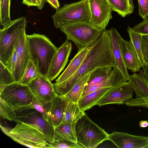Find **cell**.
Segmentation results:
<instances>
[{
	"label": "cell",
	"instance_id": "6da1fadb",
	"mask_svg": "<svg viewBox=\"0 0 148 148\" xmlns=\"http://www.w3.org/2000/svg\"><path fill=\"white\" fill-rule=\"evenodd\" d=\"M107 66H115L109 29L102 31L74 74L60 84H53L56 94L65 95L88 74L97 68Z\"/></svg>",
	"mask_w": 148,
	"mask_h": 148
},
{
	"label": "cell",
	"instance_id": "7a4b0ae2",
	"mask_svg": "<svg viewBox=\"0 0 148 148\" xmlns=\"http://www.w3.org/2000/svg\"><path fill=\"white\" fill-rule=\"evenodd\" d=\"M26 36L30 60L40 74L47 78L52 60L58 48L45 35L34 33Z\"/></svg>",
	"mask_w": 148,
	"mask_h": 148
},
{
	"label": "cell",
	"instance_id": "3957f363",
	"mask_svg": "<svg viewBox=\"0 0 148 148\" xmlns=\"http://www.w3.org/2000/svg\"><path fill=\"white\" fill-rule=\"evenodd\" d=\"M27 25L26 18L22 16L12 20L0 30V62L11 72V62L15 47Z\"/></svg>",
	"mask_w": 148,
	"mask_h": 148
},
{
	"label": "cell",
	"instance_id": "277c9868",
	"mask_svg": "<svg viewBox=\"0 0 148 148\" xmlns=\"http://www.w3.org/2000/svg\"><path fill=\"white\" fill-rule=\"evenodd\" d=\"M1 131L16 142L27 147L46 148L49 144L43 134L35 126L24 123H17L13 128L1 124Z\"/></svg>",
	"mask_w": 148,
	"mask_h": 148
},
{
	"label": "cell",
	"instance_id": "5b68a950",
	"mask_svg": "<svg viewBox=\"0 0 148 148\" xmlns=\"http://www.w3.org/2000/svg\"><path fill=\"white\" fill-rule=\"evenodd\" d=\"M77 142L83 148H95L108 140L109 134L85 114L75 123Z\"/></svg>",
	"mask_w": 148,
	"mask_h": 148
},
{
	"label": "cell",
	"instance_id": "8992f818",
	"mask_svg": "<svg viewBox=\"0 0 148 148\" xmlns=\"http://www.w3.org/2000/svg\"><path fill=\"white\" fill-rule=\"evenodd\" d=\"M60 29L65 34L66 40L72 41L78 50L92 45L102 32L88 22L64 24Z\"/></svg>",
	"mask_w": 148,
	"mask_h": 148
},
{
	"label": "cell",
	"instance_id": "52a82bcc",
	"mask_svg": "<svg viewBox=\"0 0 148 148\" xmlns=\"http://www.w3.org/2000/svg\"><path fill=\"white\" fill-rule=\"evenodd\" d=\"M90 16L88 0H81L64 4L56 10L52 17L55 27L60 28L64 24L89 22Z\"/></svg>",
	"mask_w": 148,
	"mask_h": 148
},
{
	"label": "cell",
	"instance_id": "ba28073f",
	"mask_svg": "<svg viewBox=\"0 0 148 148\" xmlns=\"http://www.w3.org/2000/svg\"><path fill=\"white\" fill-rule=\"evenodd\" d=\"M0 98L14 110L37 101L28 85L16 82L5 86L0 91Z\"/></svg>",
	"mask_w": 148,
	"mask_h": 148
},
{
	"label": "cell",
	"instance_id": "9c48e42d",
	"mask_svg": "<svg viewBox=\"0 0 148 148\" xmlns=\"http://www.w3.org/2000/svg\"><path fill=\"white\" fill-rule=\"evenodd\" d=\"M15 111L16 114L13 121L33 125L43 133L49 143L54 141V127L35 109L22 107Z\"/></svg>",
	"mask_w": 148,
	"mask_h": 148
},
{
	"label": "cell",
	"instance_id": "30bf717a",
	"mask_svg": "<svg viewBox=\"0 0 148 148\" xmlns=\"http://www.w3.org/2000/svg\"><path fill=\"white\" fill-rule=\"evenodd\" d=\"M88 0L91 15L89 22L101 31L105 30L112 18L110 6L106 0Z\"/></svg>",
	"mask_w": 148,
	"mask_h": 148
},
{
	"label": "cell",
	"instance_id": "8fae6325",
	"mask_svg": "<svg viewBox=\"0 0 148 148\" xmlns=\"http://www.w3.org/2000/svg\"><path fill=\"white\" fill-rule=\"evenodd\" d=\"M28 85L37 102L42 106L51 102L57 95L53 84L47 78L41 75Z\"/></svg>",
	"mask_w": 148,
	"mask_h": 148
},
{
	"label": "cell",
	"instance_id": "7c38bea8",
	"mask_svg": "<svg viewBox=\"0 0 148 148\" xmlns=\"http://www.w3.org/2000/svg\"><path fill=\"white\" fill-rule=\"evenodd\" d=\"M134 92L133 88L129 86L127 82H124L111 89L97 102L96 105L101 106L110 104H125L133 99Z\"/></svg>",
	"mask_w": 148,
	"mask_h": 148
},
{
	"label": "cell",
	"instance_id": "4fadbf2b",
	"mask_svg": "<svg viewBox=\"0 0 148 148\" xmlns=\"http://www.w3.org/2000/svg\"><path fill=\"white\" fill-rule=\"evenodd\" d=\"M72 49L71 41L67 40L58 48L52 60L47 76L51 82L55 79L64 69Z\"/></svg>",
	"mask_w": 148,
	"mask_h": 148
},
{
	"label": "cell",
	"instance_id": "5bb4252c",
	"mask_svg": "<svg viewBox=\"0 0 148 148\" xmlns=\"http://www.w3.org/2000/svg\"><path fill=\"white\" fill-rule=\"evenodd\" d=\"M108 140L119 148H148V136L114 131L109 134Z\"/></svg>",
	"mask_w": 148,
	"mask_h": 148
},
{
	"label": "cell",
	"instance_id": "9a60e30c",
	"mask_svg": "<svg viewBox=\"0 0 148 148\" xmlns=\"http://www.w3.org/2000/svg\"><path fill=\"white\" fill-rule=\"evenodd\" d=\"M26 35L25 29L20 35L16 44L18 59L16 67L12 74L15 82H19L22 79L30 60Z\"/></svg>",
	"mask_w": 148,
	"mask_h": 148
},
{
	"label": "cell",
	"instance_id": "2e32d148",
	"mask_svg": "<svg viewBox=\"0 0 148 148\" xmlns=\"http://www.w3.org/2000/svg\"><path fill=\"white\" fill-rule=\"evenodd\" d=\"M68 100L64 95H57L51 102L43 106L48 121L54 128L62 123Z\"/></svg>",
	"mask_w": 148,
	"mask_h": 148
},
{
	"label": "cell",
	"instance_id": "e0dca14e",
	"mask_svg": "<svg viewBox=\"0 0 148 148\" xmlns=\"http://www.w3.org/2000/svg\"><path fill=\"white\" fill-rule=\"evenodd\" d=\"M121 51L124 63L127 70L135 73L139 71L141 67L137 54L130 41L119 38Z\"/></svg>",
	"mask_w": 148,
	"mask_h": 148
},
{
	"label": "cell",
	"instance_id": "ac0fdd59",
	"mask_svg": "<svg viewBox=\"0 0 148 148\" xmlns=\"http://www.w3.org/2000/svg\"><path fill=\"white\" fill-rule=\"evenodd\" d=\"M111 39L112 51L115 66L121 72L123 81L129 80L130 75L124 63L121 51L119 45V38L121 36L117 30L114 27L109 29Z\"/></svg>",
	"mask_w": 148,
	"mask_h": 148
},
{
	"label": "cell",
	"instance_id": "d6986e66",
	"mask_svg": "<svg viewBox=\"0 0 148 148\" xmlns=\"http://www.w3.org/2000/svg\"><path fill=\"white\" fill-rule=\"evenodd\" d=\"M92 45L78 50L68 66L56 80L54 83L60 84L72 76L77 71L90 50Z\"/></svg>",
	"mask_w": 148,
	"mask_h": 148
},
{
	"label": "cell",
	"instance_id": "ffe728a7",
	"mask_svg": "<svg viewBox=\"0 0 148 148\" xmlns=\"http://www.w3.org/2000/svg\"><path fill=\"white\" fill-rule=\"evenodd\" d=\"M123 82V77L121 72L117 67L114 66L108 77L99 83L84 90L81 97L99 88L114 87Z\"/></svg>",
	"mask_w": 148,
	"mask_h": 148
},
{
	"label": "cell",
	"instance_id": "44dd1931",
	"mask_svg": "<svg viewBox=\"0 0 148 148\" xmlns=\"http://www.w3.org/2000/svg\"><path fill=\"white\" fill-rule=\"evenodd\" d=\"M113 87L100 88L81 97L78 102L80 110L84 111L96 105L97 102Z\"/></svg>",
	"mask_w": 148,
	"mask_h": 148
},
{
	"label": "cell",
	"instance_id": "7402d4cb",
	"mask_svg": "<svg viewBox=\"0 0 148 148\" xmlns=\"http://www.w3.org/2000/svg\"><path fill=\"white\" fill-rule=\"evenodd\" d=\"M127 83L134 89L136 98L148 97V80L143 75L135 73L130 75Z\"/></svg>",
	"mask_w": 148,
	"mask_h": 148
},
{
	"label": "cell",
	"instance_id": "603a6c76",
	"mask_svg": "<svg viewBox=\"0 0 148 148\" xmlns=\"http://www.w3.org/2000/svg\"><path fill=\"white\" fill-rule=\"evenodd\" d=\"M75 123H62L55 127L54 140H66L77 143Z\"/></svg>",
	"mask_w": 148,
	"mask_h": 148
},
{
	"label": "cell",
	"instance_id": "cb8c5ba5",
	"mask_svg": "<svg viewBox=\"0 0 148 148\" xmlns=\"http://www.w3.org/2000/svg\"><path fill=\"white\" fill-rule=\"evenodd\" d=\"M112 10L117 13L122 17L132 14L134 6L133 0H106Z\"/></svg>",
	"mask_w": 148,
	"mask_h": 148
},
{
	"label": "cell",
	"instance_id": "d4e9b609",
	"mask_svg": "<svg viewBox=\"0 0 148 148\" xmlns=\"http://www.w3.org/2000/svg\"><path fill=\"white\" fill-rule=\"evenodd\" d=\"M85 114L80 109L78 103L68 99L62 123H75Z\"/></svg>",
	"mask_w": 148,
	"mask_h": 148
},
{
	"label": "cell",
	"instance_id": "484cf974",
	"mask_svg": "<svg viewBox=\"0 0 148 148\" xmlns=\"http://www.w3.org/2000/svg\"><path fill=\"white\" fill-rule=\"evenodd\" d=\"M113 67L111 66L100 67L91 72L87 84L84 90L106 79L111 74Z\"/></svg>",
	"mask_w": 148,
	"mask_h": 148
},
{
	"label": "cell",
	"instance_id": "4316f807",
	"mask_svg": "<svg viewBox=\"0 0 148 148\" xmlns=\"http://www.w3.org/2000/svg\"><path fill=\"white\" fill-rule=\"evenodd\" d=\"M90 73L85 76L74 86L69 92L63 95L72 102L78 103L87 84Z\"/></svg>",
	"mask_w": 148,
	"mask_h": 148
},
{
	"label": "cell",
	"instance_id": "83f0119b",
	"mask_svg": "<svg viewBox=\"0 0 148 148\" xmlns=\"http://www.w3.org/2000/svg\"><path fill=\"white\" fill-rule=\"evenodd\" d=\"M127 31L132 43L137 54L141 67L143 69L145 63L141 47V35L135 32L132 28L128 26Z\"/></svg>",
	"mask_w": 148,
	"mask_h": 148
},
{
	"label": "cell",
	"instance_id": "f1b7e54d",
	"mask_svg": "<svg viewBox=\"0 0 148 148\" xmlns=\"http://www.w3.org/2000/svg\"><path fill=\"white\" fill-rule=\"evenodd\" d=\"M40 75L36 66L32 61L29 60L23 77L19 82L28 85L32 80Z\"/></svg>",
	"mask_w": 148,
	"mask_h": 148
},
{
	"label": "cell",
	"instance_id": "f546056e",
	"mask_svg": "<svg viewBox=\"0 0 148 148\" xmlns=\"http://www.w3.org/2000/svg\"><path fill=\"white\" fill-rule=\"evenodd\" d=\"M11 0H0V23L3 27L11 21L10 15Z\"/></svg>",
	"mask_w": 148,
	"mask_h": 148
},
{
	"label": "cell",
	"instance_id": "4dcf8cb0",
	"mask_svg": "<svg viewBox=\"0 0 148 148\" xmlns=\"http://www.w3.org/2000/svg\"><path fill=\"white\" fill-rule=\"evenodd\" d=\"M0 103V117L10 121H13L16 114L14 108L1 98Z\"/></svg>",
	"mask_w": 148,
	"mask_h": 148
},
{
	"label": "cell",
	"instance_id": "1f68e13d",
	"mask_svg": "<svg viewBox=\"0 0 148 148\" xmlns=\"http://www.w3.org/2000/svg\"><path fill=\"white\" fill-rule=\"evenodd\" d=\"M16 82L11 72L0 62V85L5 86Z\"/></svg>",
	"mask_w": 148,
	"mask_h": 148
},
{
	"label": "cell",
	"instance_id": "d6a6232c",
	"mask_svg": "<svg viewBox=\"0 0 148 148\" xmlns=\"http://www.w3.org/2000/svg\"><path fill=\"white\" fill-rule=\"evenodd\" d=\"M83 148V147L77 143L66 140H54L53 142L49 143L46 148Z\"/></svg>",
	"mask_w": 148,
	"mask_h": 148
},
{
	"label": "cell",
	"instance_id": "836d02e7",
	"mask_svg": "<svg viewBox=\"0 0 148 148\" xmlns=\"http://www.w3.org/2000/svg\"><path fill=\"white\" fill-rule=\"evenodd\" d=\"M137 33L141 35H148V16L132 28Z\"/></svg>",
	"mask_w": 148,
	"mask_h": 148
},
{
	"label": "cell",
	"instance_id": "e575fe53",
	"mask_svg": "<svg viewBox=\"0 0 148 148\" xmlns=\"http://www.w3.org/2000/svg\"><path fill=\"white\" fill-rule=\"evenodd\" d=\"M138 14L144 19L148 16V0H138Z\"/></svg>",
	"mask_w": 148,
	"mask_h": 148
},
{
	"label": "cell",
	"instance_id": "d590c367",
	"mask_svg": "<svg viewBox=\"0 0 148 148\" xmlns=\"http://www.w3.org/2000/svg\"><path fill=\"white\" fill-rule=\"evenodd\" d=\"M142 51L145 64L148 63V35H141Z\"/></svg>",
	"mask_w": 148,
	"mask_h": 148
},
{
	"label": "cell",
	"instance_id": "8d00e7d4",
	"mask_svg": "<svg viewBox=\"0 0 148 148\" xmlns=\"http://www.w3.org/2000/svg\"><path fill=\"white\" fill-rule=\"evenodd\" d=\"M30 108H34L39 112L43 117L48 121L46 112L44 107L37 101H34L30 105Z\"/></svg>",
	"mask_w": 148,
	"mask_h": 148
},
{
	"label": "cell",
	"instance_id": "74e56055",
	"mask_svg": "<svg viewBox=\"0 0 148 148\" xmlns=\"http://www.w3.org/2000/svg\"><path fill=\"white\" fill-rule=\"evenodd\" d=\"M17 54L15 45L11 62V72L12 74L14 73L16 67L17 62Z\"/></svg>",
	"mask_w": 148,
	"mask_h": 148
},
{
	"label": "cell",
	"instance_id": "f35d334b",
	"mask_svg": "<svg viewBox=\"0 0 148 148\" xmlns=\"http://www.w3.org/2000/svg\"><path fill=\"white\" fill-rule=\"evenodd\" d=\"M51 6L56 10L58 9L60 7V4L58 0H46Z\"/></svg>",
	"mask_w": 148,
	"mask_h": 148
},
{
	"label": "cell",
	"instance_id": "ab89813d",
	"mask_svg": "<svg viewBox=\"0 0 148 148\" xmlns=\"http://www.w3.org/2000/svg\"><path fill=\"white\" fill-rule=\"evenodd\" d=\"M22 3L28 6H37L36 0H22Z\"/></svg>",
	"mask_w": 148,
	"mask_h": 148
},
{
	"label": "cell",
	"instance_id": "60d3db41",
	"mask_svg": "<svg viewBox=\"0 0 148 148\" xmlns=\"http://www.w3.org/2000/svg\"><path fill=\"white\" fill-rule=\"evenodd\" d=\"M37 4V8L39 10H41L44 6L45 2H47L46 0H36Z\"/></svg>",
	"mask_w": 148,
	"mask_h": 148
},
{
	"label": "cell",
	"instance_id": "b9f144b4",
	"mask_svg": "<svg viewBox=\"0 0 148 148\" xmlns=\"http://www.w3.org/2000/svg\"><path fill=\"white\" fill-rule=\"evenodd\" d=\"M143 70L144 71L143 75L148 80V63L145 64Z\"/></svg>",
	"mask_w": 148,
	"mask_h": 148
},
{
	"label": "cell",
	"instance_id": "7bdbcfd3",
	"mask_svg": "<svg viewBox=\"0 0 148 148\" xmlns=\"http://www.w3.org/2000/svg\"><path fill=\"white\" fill-rule=\"evenodd\" d=\"M139 126L141 127L145 128L148 127V122L147 120H142L139 122Z\"/></svg>",
	"mask_w": 148,
	"mask_h": 148
}]
</instances>
